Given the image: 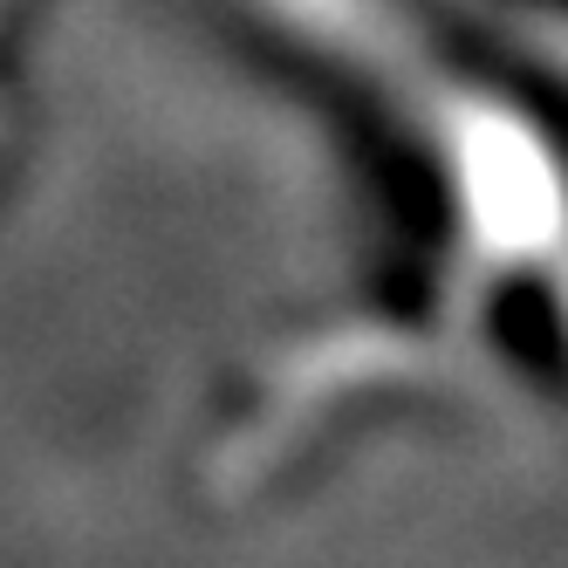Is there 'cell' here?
I'll return each instance as SVG.
<instances>
[{"label": "cell", "instance_id": "obj_1", "mask_svg": "<svg viewBox=\"0 0 568 568\" xmlns=\"http://www.w3.org/2000/svg\"><path fill=\"white\" fill-rule=\"evenodd\" d=\"M486 8H500V14H514V21H535V28L568 34V0H486Z\"/></svg>", "mask_w": 568, "mask_h": 568}]
</instances>
